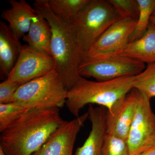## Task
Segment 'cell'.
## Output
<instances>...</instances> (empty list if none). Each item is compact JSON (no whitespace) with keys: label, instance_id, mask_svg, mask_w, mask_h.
<instances>
[{"label":"cell","instance_id":"6da1fadb","mask_svg":"<svg viewBox=\"0 0 155 155\" xmlns=\"http://www.w3.org/2000/svg\"><path fill=\"white\" fill-rule=\"evenodd\" d=\"M65 122L59 108L30 109L1 132L6 155H32Z\"/></svg>","mask_w":155,"mask_h":155},{"label":"cell","instance_id":"7a4b0ae2","mask_svg":"<svg viewBox=\"0 0 155 155\" xmlns=\"http://www.w3.org/2000/svg\"><path fill=\"white\" fill-rule=\"evenodd\" d=\"M34 6L51 26V56L55 63L56 71L69 90L82 77L78 73L81 61L78 54L72 24L56 16L51 11L46 0H36Z\"/></svg>","mask_w":155,"mask_h":155},{"label":"cell","instance_id":"3957f363","mask_svg":"<svg viewBox=\"0 0 155 155\" xmlns=\"http://www.w3.org/2000/svg\"><path fill=\"white\" fill-rule=\"evenodd\" d=\"M134 76H125L107 81H92L84 77L68 91L66 105L75 117L87 105L95 104L110 110L133 88Z\"/></svg>","mask_w":155,"mask_h":155},{"label":"cell","instance_id":"277c9868","mask_svg":"<svg viewBox=\"0 0 155 155\" xmlns=\"http://www.w3.org/2000/svg\"><path fill=\"white\" fill-rule=\"evenodd\" d=\"M121 19L108 1L90 0L72 24L81 64L103 34Z\"/></svg>","mask_w":155,"mask_h":155},{"label":"cell","instance_id":"5b68a950","mask_svg":"<svg viewBox=\"0 0 155 155\" xmlns=\"http://www.w3.org/2000/svg\"><path fill=\"white\" fill-rule=\"evenodd\" d=\"M68 90L56 69L46 75L20 85L11 102L29 109L63 107Z\"/></svg>","mask_w":155,"mask_h":155},{"label":"cell","instance_id":"8992f818","mask_svg":"<svg viewBox=\"0 0 155 155\" xmlns=\"http://www.w3.org/2000/svg\"><path fill=\"white\" fill-rule=\"evenodd\" d=\"M145 68L144 63L119 54L102 60L84 61L80 64L78 71L81 77H93L97 81H107L135 76Z\"/></svg>","mask_w":155,"mask_h":155},{"label":"cell","instance_id":"52a82bcc","mask_svg":"<svg viewBox=\"0 0 155 155\" xmlns=\"http://www.w3.org/2000/svg\"><path fill=\"white\" fill-rule=\"evenodd\" d=\"M150 99L139 91L127 140L130 155H140L155 143V114Z\"/></svg>","mask_w":155,"mask_h":155},{"label":"cell","instance_id":"ba28073f","mask_svg":"<svg viewBox=\"0 0 155 155\" xmlns=\"http://www.w3.org/2000/svg\"><path fill=\"white\" fill-rule=\"evenodd\" d=\"M137 22V20L126 18L115 22L92 47L81 63L120 54L130 43Z\"/></svg>","mask_w":155,"mask_h":155},{"label":"cell","instance_id":"9c48e42d","mask_svg":"<svg viewBox=\"0 0 155 155\" xmlns=\"http://www.w3.org/2000/svg\"><path fill=\"white\" fill-rule=\"evenodd\" d=\"M55 69V63L52 57L38 52L28 45H24L6 79L22 85L46 75Z\"/></svg>","mask_w":155,"mask_h":155},{"label":"cell","instance_id":"30bf717a","mask_svg":"<svg viewBox=\"0 0 155 155\" xmlns=\"http://www.w3.org/2000/svg\"><path fill=\"white\" fill-rule=\"evenodd\" d=\"M88 117L87 112L71 121H65L32 155H72L78 134Z\"/></svg>","mask_w":155,"mask_h":155},{"label":"cell","instance_id":"8fae6325","mask_svg":"<svg viewBox=\"0 0 155 155\" xmlns=\"http://www.w3.org/2000/svg\"><path fill=\"white\" fill-rule=\"evenodd\" d=\"M139 91L133 88L116 102L110 110L106 109L107 134L127 140L133 121Z\"/></svg>","mask_w":155,"mask_h":155},{"label":"cell","instance_id":"7c38bea8","mask_svg":"<svg viewBox=\"0 0 155 155\" xmlns=\"http://www.w3.org/2000/svg\"><path fill=\"white\" fill-rule=\"evenodd\" d=\"M87 113L91 122V130L83 145L78 148L75 155H101L107 134L106 109L89 105Z\"/></svg>","mask_w":155,"mask_h":155},{"label":"cell","instance_id":"4fadbf2b","mask_svg":"<svg viewBox=\"0 0 155 155\" xmlns=\"http://www.w3.org/2000/svg\"><path fill=\"white\" fill-rule=\"evenodd\" d=\"M9 3L11 8L3 11L1 17L8 22L12 33L20 41L29 31L36 11L25 0H10Z\"/></svg>","mask_w":155,"mask_h":155},{"label":"cell","instance_id":"5bb4252c","mask_svg":"<svg viewBox=\"0 0 155 155\" xmlns=\"http://www.w3.org/2000/svg\"><path fill=\"white\" fill-rule=\"evenodd\" d=\"M22 45L8 25L0 22V72L8 78L19 57Z\"/></svg>","mask_w":155,"mask_h":155},{"label":"cell","instance_id":"9a60e30c","mask_svg":"<svg viewBox=\"0 0 155 155\" xmlns=\"http://www.w3.org/2000/svg\"><path fill=\"white\" fill-rule=\"evenodd\" d=\"M36 11L37 14L31 21L29 31L23 37V40L37 51L52 57L51 26L41 14Z\"/></svg>","mask_w":155,"mask_h":155},{"label":"cell","instance_id":"2e32d148","mask_svg":"<svg viewBox=\"0 0 155 155\" xmlns=\"http://www.w3.org/2000/svg\"><path fill=\"white\" fill-rule=\"evenodd\" d=\"M120 54L144 64L155 63V25L150 22L143 36L130 42Z\"/></svg>","mask_w":155,"mask_h":155},{"label":"cell","instance_id":"e0dca14e","mask_svg":"<svg viewBox=\"0 0 155 155\" xmlns=\"http://www.w3.org/2000/svg\"><path fill=\"white\" fill-rule=\"evenodd\" d=\"M56 16L67 23L72 24L78 14L90 0H46Z\"/></svg>","mask_w":155,"mask_h":155},{"label":"cell","instance_id":"ac0fdd59","mask_svg":"<svg viewBox=\"0 0 155 155\" xmlns=\"http://www.w3.org/2000/svg\"><path fill=\"white\" fill-rule=\"evenodd\" d=\"M139 14L130 42L137 40L143 36L149 25L150 19L155 7V0H137Z\"/></svg>","mask_w":155,"mask_h":155},{"label":"cell","instance_id":"d6986e66","mask_svg":"<svg viewBox=\"0 0 155 155\" xmlns=\"http://www.w3.org/2000/svg\"><path fill=\"white\" fill-rule=\"evenodd\" d=\"M133 87L150 99L155 97V63L148 64L142 72L134 76Z\"/></svg>","mask_w":155,"mask_h":155},{"label":"cell","instance_id":"ffe728a7","mask_svg":"<svg viewBox=\"0 0 155 155\" xmlns=\"http://www.w3.org/2000/svg\"><path fill=\"white\" fill-rule=\"evenodd\" d=\"M29 109L19 103L12 102L0 104V132H3Z\"/></svg>","mask_w":155,"mask_h":155},{"label":"cell","instance_id":"44dd1931","mask_svg":"<svg viewBox=\"0 0 155 155\" xmlns=\"http://www.w3.org/2000/svg\"><path fill=\"white\" fill-rule=\"evenodd\" d=\"M101 155H130L127 140L107 134Z\"/></svg>","mask_w":155,"mask_h":155},{"label":"cell","instance_id":"7402d4cb","mask_svg":"<svg viewBox=\"0 0 155 155\" xmlns=\"http://www.w3.org/2000/svg\"><path fill=\"white\" fill-rule=\"evenodd\" d=\"M122 19L130 18L137 20L139 14L137 0H108Z\"/></svg>","mask_w":155,"mask_h":155},{"label":"cell","instance_id":"603a6c76","mask_svg":"<svg viewBox=\"0 0 155 155\" xmlns=\"http://www.w3.org/2000/svg\"><path fill=\"white\" fill-rule=\"evenodd\" d=\"M20 85L18 82L7 79L0 84V104L11 102L12 97Z\"/></svg>","mask_w":155,"mask_h":155},{"label":"cell","instance_id":"cb8c5ba5","mask_svg":"<svg viewBox=\"0 0 155 155\" xmlns=\"http://www.w3.org/2000/svg\"><path fill=\"white\" fill-rule=\"evenodd\" d=\"M140 155H155V143Z\"/></svg>","mask_w":155,"mask_h":155},{"label":"cell","instance_id":"d4e9b609","mask_svg":"<svg viewBox=\"0 0 155 155\" xmlns=\"http://www.w3.org/2000/svg\"><path fill=\"white\" fill-rule=\"evenodd\" d=\"M150 22L155 25V16H152L150 19Z\"/></svg>","mask_w":155,"mask_h":155},{"label":"cell","instance_id":"484cf974","mask_svg":"<svg viewBox=\"0 0 155 155\" xmlns=\"http://www.w3.org/2000/svg\"><path fill=\"white\" fill-rule=\"evenodd\" d=\"M0 155H6L1 147H0Z\"/></svg>","mask_w":155,"mask_h":155},{"label":"cell","instance_id":"4316f807","mask_svg":"<svg viewBox=\"0 0 155 155\" xmlns=\"http://www.w3.org/2000/svg\"><path fill=\"white\" fill-rule=\"evenodd\" d=\"M152 16H155V7L154 9L153 12V14Z\"/></svg>","mask_w":155,"mask_h":155}]
</instances>
